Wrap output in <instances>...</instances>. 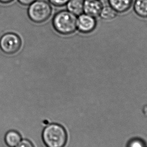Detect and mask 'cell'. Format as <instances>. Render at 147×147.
I'll use <instances>...</instances> for the list:
<instances>
[{
	"label": "cell",
	"instance_id": "13",
	"mask_svg": "<svg viewBox=\"0 0 147 147\" xmlns=\"http://www.w3.org/2000/svg\"><path fill=\"white\" fill-rule=\"evenodd\" d=\"M49 1L55 6H63L67 4L69 0H49Z\"/></svg>",
	"mask_w": 147,
	"mask_h": 147
},
{
	"label": "cell",
	"instance_id": "14",
	"mask_svg": "<svg viewBox=\"0 0 147 147\" xmlns=\"http://www.w3.org/2000/svg\"><path fill=\"white\" fill-rule=\"evenodd\" d=\"M15 147H34V146L30 141L27 140H24L21 141L18 145Z\"/></svg>",
	"mask_w": 147,
	"mask_h": 147
},
{
	"label": "cell",
	"instance_id": "16",
	"mask_svg": "<svg viewBox=\"0 0 147 147\" xmlns=\"http://www.w3.org/2000/svg\"><path fill=\"white\" fill-rule=\"evenodd\" d=\"M13 0H0V2L2 3H9L13 1Z\"/></svg>",
	"mask_w": 147,
	"mask_h": 147
},
{
	"label": "cell",
	"instance_id": "12",
	"mask_svg": "<svg viewBox=\"0 0 147 147\" xmlns=\"http://www.w3.org/2000/svg\"><path fill=\"white\" fill-rule=\"evenodd\" d=\"M125 147H147V144L144 140L141 138L134 137L127 142Z\"/></svg>",
	"mask_w": 147,
	"mask_h": 147
},
{
	"label": "cell",
	"instance_id": "8",
	"mask_svg": "<svg viewBox=\"0 0 147 147\" xmlns=\"http://www.w3.org/2000/svg\"><path fill=\"white\" fill-rule=\"evenodd\" d=\"M84 0H69L67 4V11L79 16L84 13Z\"/></svg>",
	"mask_w": 147,
	"mask_h": 147
},
{
	"label": "cell",
	"instance_id": "3",
	"mask_svg": "<svg viewBox=\"0 0 147 147\" xmlns=\"http://www.w3.org/2000/svg\"><path fill=\"white\" fill-rule=\"evenodd\" d=\"M28 13L29 18L33 22H43L51 16L52 8L49 3L45 0H36L30 5Z\"/></svg>",
	"mask_w": 147,
	"mask_h": 147
},
{
	"label": "cell",
	"instance_id": "15",
	"mask_svg": "<svg viewBox=\"0 0 147 147\" xmlns=\"http://www.w3.org/2000/svg\"><path fill=\"white\" fill-rule=\"evenodd\" d=\"M19 2L21 4L25 5V6H28L31 4L32 3L34 2L36 0H18Z\"/></svg>",
	"mask_w": 147,
	"mask_h": 147
},
{
	"label": "cell",
	"instance_id": "1",
	"mask_svg": "<svg viewBox=\"0 0 147 147\" xmlns=\"http://www.w3.org/2000/svg\"><path fill=\"white\" fill-rule=\"evenodd\" d=\"M67 138L65 129L57 123L48 125L42 133L43 142L47 147H63L66 144Z\"/></svg>",
	"mask_w": 147,
	"mask_h": 147
},
{
	"label": "cell",
	"instance_id": "9",
	"mask_svg": "<svg viewBox=\"0 0 147 147\" xmlns=\"http://www.w3.org/2000/svg\"><path fill=\"white\" fill-rule=\"evenodd\" d=\"M135 13L142 18H147V0H135L133 4Z\"/></svg>",
	"mask_w": 147,
	"mask_h": 147
},
{
	"label": "cell",
	"instance_id": "11",
	"mask_svg": "<svg viewBox=\"0 0 147 147\" xmlns=\"http://www.w3.org/2000/svg\"><path fill=\"white\" fill-rule=\"evenodd\" d=\"M117 13L109 5L103 7L99 16L106 21L113 20L117 17Z\"/></svg>",
	"mask_w": 147,
	"mask_h": 147
},
{
	"label": "cell",
	"instance_id": "4",
	"mask_svg": "<svg viewBox=\"0 0 147 147\" xmlns=\"http://www.w3.org/2000/svg\"><path fill=\"white\" fill-rule=\"evenodd\" d=\"M21 40L18 35L8 33L4 35L0 39V47L5 53L13 54L20 49Z\"/></svg>",
	"mask_w": 147,
	"mask_h": 147
},
{
	"label": "cell",
	"instance_id": "2",
	"mask_svg": "<svg viewBox=\"0 0 147 147\" xmlns=\"http://www.w3.org/2000/svg\"><path fill=\"white\" fill-rule=\"evenodd\" d=\"M77 16L69 11H62L54 17L53 25L56 31L61 34L75 32L77 27Z\"/></svg>",
	"mask_w": 147,
	"mask_h": 147
},
{
	"label": "cell",
	"instance_id": "5",
	"mask_svg": "<svg viewBox=\"0 0 147 147\" xmlns=\"http://www.w3.org/2000/svg\"><path fill=\"white\" fill-rule=\"evenodd\" d=\"M96 18L85 13H82L77 17V27L80 32L88 34L92 32L96 28Z\"/></svg>",
	"mask_w": 147,
	"mask_h": 147
},
{
	"label": "cell",
	"instance_id": "10",
	"mask_svg": "<svg viewBox=\"0 0 147 147\" xmlns=\"http://www.w3.org/2000/svg\"><path fill=\"white\" fill-rule=\"evenodd\" d=\"M22 138L19 133L15 131H10L7 133L5 137V141L9 147H15L18 145Z\"/></svg>",
	"mask_w": 147,
	"mask_h": 147
},
{
	"label": "cell",
	"instance_id": "7",
	"mask_svg": "<svg viewBox=\"0 0 147 147\" xmlns=\"http://www.w3.org/2000/svg\"><path fill=\"white\" fill-rule=\"evenodd\" d=\"M108 2L117 13H124L132 6L133 0H108Z\"/></svg>",
	"mask_w": 147,
	"mask_h": 147
},
{
	"label": "cell",
	"instance_id": "6",
	"mask_svg": "<svg viewBox=\"0 0 147 147\" xmlns=\"http://www.w3.org/2000/svg\"><path fill=\"white\" fill-rule=\"evenodd\" d=\"M103 7L100 0H84V13L96 18L99 16Z\"/></svg>",
	"mask_w": 147,
	"mask_h": 147
}]
</instances>
